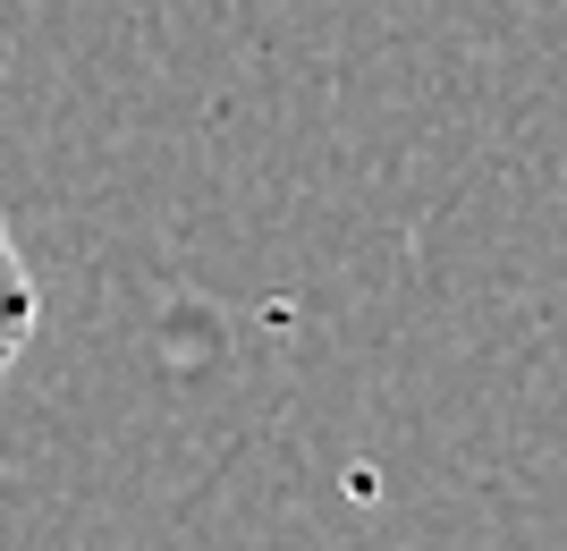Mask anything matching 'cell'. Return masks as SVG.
Returning <instances> with one entry per match:
<instances>
[{
  "label": "cell",
  "instance_id": "obj_1",
  "mask_svg": "<svg viewBox=\"0 0 567 551\" xmlns=\"http://www.w3.org/2000/svg\"><path fill=\"white\" fill-rule=\"evenodd\" d=\"M34 331H43V288H34L18 238H9V221H0V374L34 348Z\"/></svg>",
  "mask_w": 567,
  "mask_h": 551
}]
</instances>
